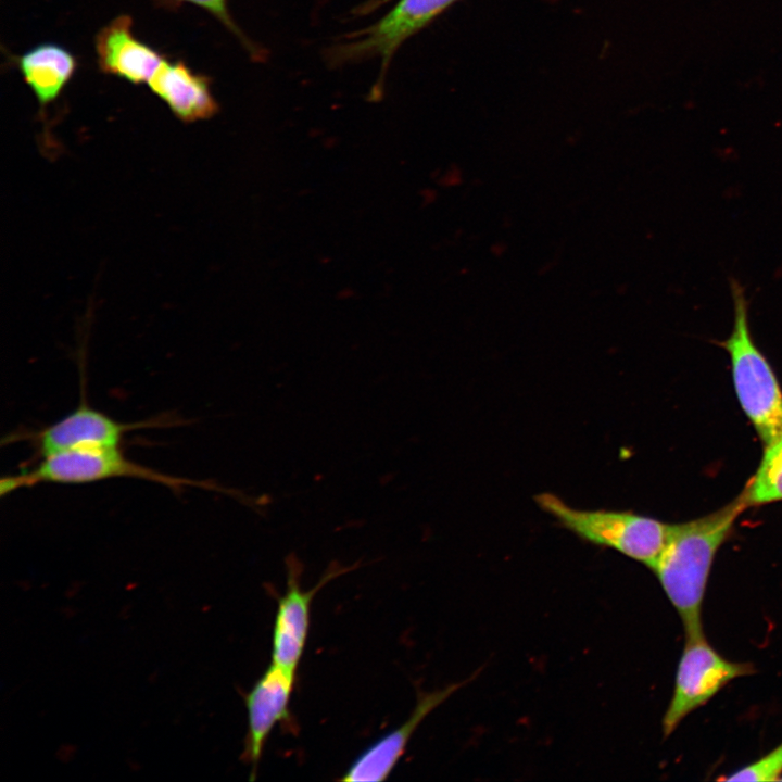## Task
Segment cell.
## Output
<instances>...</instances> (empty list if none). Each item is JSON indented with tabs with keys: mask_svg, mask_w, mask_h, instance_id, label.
<instances>
[{
	"mask_svg": "<svg viewBox=\"0 0 782 782\" xmlns=\"http://www.w3.org/2000/svg\"><path fill=\"white\" fill-rule=\"evenodd\" d=\"M458 0H399L381 18L365 28L342 36L325 52L337 67L373 58L381 61L380 73L370 98L383 93L387 72L398 49Z\"/></svg>",
	"mask_w": 782,
	"mask_h": 782,
	"instance_id": "cell-5",
	"label": "cell"
},
{
	"mask_svg": "<svg viewBox=\"0 0 782 782\" xmlns=\"http://www.w3.org/2000/svg\"><path fill=\"white\" fill-rule=\"evenodd\" d=\"M94 49L102 73L133 85H147L166 58L135 35L127 14L114 17L97 33Z\"/></svg>",
	"mask_w": 782,
	"mask_h": 782,
	"instance_id": "cell-9",
	"label": "cell"
},
{
	"mask_svg": "<svg viewBox=\"0 0 782 782\" xmlns=\"http://www.w3.org/2000/svg\"><path fill=\"white\" fill-rule=\"evenodd\" d=\"M144 422H121L81 402L74 411L33 434L39 456L119 447L126 433L154 426Z\"/></svg>",
	"mask_w": 782,
	"mask_h": 782,
	"instance_id": "cell-7",
	"label": "cell"
},
{
	"mask_svg": "<svg viewBox=\"0 0 782 782\" xmlns=\"http://www.w3.org/2000/svg\"><path fill=\"white\" fill-rule=\"evenodd\" d=\"M11 61L33 91L41 114L60 98L77 68L75 55L55 42H41Z\"/></svg>",
	"mask_w": 782,
	"mask_h": 782,
	"instance_id": "cell-13",
	"label": "cell"
},
{
	"mask_svg": "<svg viewBox=\"0 0 782 782\" xmlns=\"http://www.w3.org/2000/svg\"><path fill=\"white\" fill-rule=\"evenodd\" d=\"M534 500L581 540L611 548L648 568L661 552L670 528V524L630 510L575 508L550 492Z\"/></svg>",
	"mask_w": 782,
	"mask_h": 782,
	"instance_id": "cell-3",
	"label": "cell"
},
{
	"mask_svg": "<svg viewBox=\"0 0 782 782\" xmlns=\"http://www.w3.org/2000/svg\"><path fill=\"white\" fill-rule=\"evenodd\" d=\"M782 777V743L754 762L732 772L724 781H775Z\"/></svg>",
	"mask_w": 782,
	"mask_h": 782,
	"instance_id": "cell-16",
	"label": "cell"
},
{
	"mask_svg": "<svg viewBox=\"0 0 782 782\" xmlns=\"http://www.w3.org/2000/svg\"><path fill=\"white\" fill-rule=\"evenodd\" d=\"M452 684L443 690L419 696L409 717L365 749L340 779L346 782L382 781L388 778L404 754L407 744L421 721L461 685Z\"/></svg>",
	"mask_w": 782,
	"mask_h": 782,
	"instance_id": "cell-11",
	"label": "cell"
},
{
	"mask_svg": "<svg viewBox=\"0 0 782 782\" xmlns=\"http://www.w3.org/2000/svg\"><path fill=\"white\" fill-rule=\"evenodd\" d=\"M729 282L733 327L729 337L718 344L730 356L740 405L766 445L782 437V390L770 363L754 342L745 288L734 277Z\"/></svg>",
	"mask_w": 782,
	"mask_h": 782,
	"instance_id": "cell-2",
	"label": "cell"
},
{
	"mask_svg": "<svg viewBox=\"0 0 782 782\" xmlns=\"http://www.w3.org/2000/svg\"><path fill=\"white\" fill-rule=\"evenodd\" d=\"M172 3H190L199 7L216 18L225 28H227L243 46L254 60H262L265 52L256 46L234 21L229 8L228 0H166Z\"/></svg>",
	"mask_w": 782,
	"mask_h": 782,
	"instance_id": "cell-15",
	"label": "cell"
},
{
	"mask_svg": "<svg viewBox=\"0 0 782 782\" xmlns=\"http://www.w3.org/2000/svg\"><path fill=\"white\" fill-rule=\"evenodd\" d=\"M780 780H782V777H781V779H780Z\"/></svg>",
	"mask_w": 782,
	"mask_h": 782,
	"instance_id": "cell-17",
	"label": "cell"
},
{
	"mask_svg": "<svg viewBox=\"0 0 782 782\" xmlns=\"http://www.w3.org/2000/svg\"><path fill=\"white\" fill-rule=\"evenodd\" d=\"M337 572L328 573L314 589H301L298 572L289 570L288 588L278 598L273 628L272 664L297 672L305 647L311 605L315 593Z\"/></svg>",
	"mask_w": 782,
	"mask_h": 782,
	"instance_id": "cell-12",
	"label": "cell"
},
{
	"mask_svg": "<svg viewBox=\"0 0 782 782\" xmlns=\"http://www.w3.org/2000/svg\"><path fill=\"white\" fill-rule=\"evenodd\" d=\"M130 478L166 485L175 492L187 487L212 488L205 481L167 475L127 458L119 447L72 451L47 457L30 470L2 478L1 496L39 483L80 484Z\"/></svg>",
	"mask_w": 782,
	"mask_h": 782,
	"instance_id": "cell-4",
	"label": "cell"
},
{
	"mask_svg": "<svg viewBox=\"0 0 782 782\" xmlns=\"http://www.w3.org/2000/svg\"><path fill=\"white\" fill-rule=\"evenodd\" d=\"M747 507L740 493L708 515L670 524L664 547L649 569L681 618L685 633L704 630L702 608L715 557Z\"/></svg>",
	"mask_w": 782,
	"mask_h": 782,
	"instance_id": "cell-1",
	"label": "cell"
},
{
	"mask_svg": "<svg viewBox=\"0 0 782 782\" xmlns=\"http://www.w3.org/2000/svg\"><path fill=\"white\" fill-rule=\"evenodd\" d=\"M147 86L184 123L207 119L218 112L210 77L184 60L165 58Z\"/></svg>",
	"mask_w": 782,
	"mask_h": 782,
	"instance_id": "cell-10",
	"label": "cell"
},
{
	"mask_svg": "<svg viewBox=\"0 0 782 782\" xmlns=\"http://www.w3.org/2000/svg\"><path fill=\"white\" fill-rule=\"evenodd\" d=\"M755 673L751 663L721 656L704 630L685 633L674 688L661 720L664 737L670 736L691 712L704 706L731 681Z\"/></svg>",
	"mask_w": 782,
	"mask_h": 782,
	"instance_id": "cell-6",
	"label": "cell"
},
{
	"mask_svg": "<svg viewBox=\"0 0 782 782\" xmlns=\"http://www.w3.org/2000/svg\"><path fill=\"white\" fill-rule=\"evenodd\" d=\"M295 673L272 664L244 696L248 733L243 758L251 766L254 780L264 745L279 721L289 717V702Z\"/></svg>",
	"mask_w": 782,
	"mask_h": 782,
	"instance_id": "cell-8",
	"label": "cell"
},
{
	"mask_svg": "<svg viewBox=\"0 0 782 782\" xmlns=\"http://www.w3.org/2000/svg\"><path fill=\"white\" fill-rule=\"evenodd\" d=\"M741 493L748 507L782 501V437L765 445L759 466Z\"/></svg>",
	"mask_w": 782,
	"mask_h": 782,
	"instance_id": "cell-14",
	"label": "cell"
}]
</instances>
